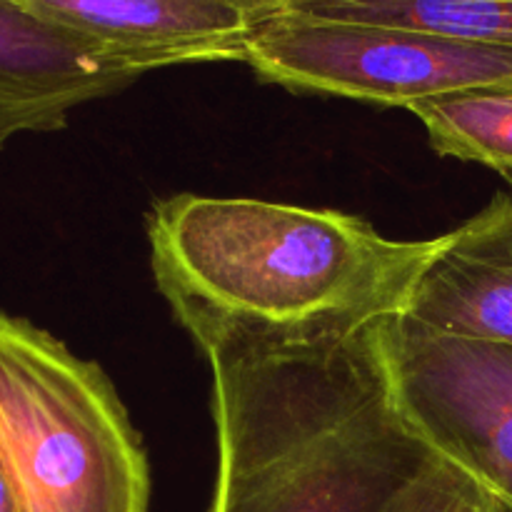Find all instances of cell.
I'll return each mask as SVG.
<instances>
[{"mask_svg":"<svg viewBox=\"0 0 512 512\" xmlns=\"http://www.w3.org/2000/svg\"><path fill=\"white\" fill-rule=\"evenodd\" d=\"M150 265L205 353L350 340L398 318L443 245L385 238L358 215L180 193L148 213Z\"/></svg>","mask_w":512,"mask_h":512,"instance_id":"obj_1","label":"cell"},{"mask_svg":"<svg viewBox=\"0 0 512 512\" xmlns=\"http://www.w3.org/2000/svg\"><path fill=\"white\" fill-rule=\"evenodd\" d=\"M210 512H405L443 465L400 408L378 328L303 348L223 350Z\"/></svg>","mask_w":512,"mask_h":512,"instance_id":"obj_2","label":"cell"},{"mask_svg":"<svg viewBox=\"0 0 512 512\" xmlns=\"http://www.w3.org/2000/svg\"><path fill=\"white\" fill-rule=\"evenodd\" d=\"M0 470L18 512H148V458L103 370L8 313H0Z\"/></svg>","mask_w":512,"mask_h":512,"instance_id":"obj_3","label":"cell"},{"mask_svg":"<svg viewBox=\"0 0 512 512\" xmlns=\"http://www.w3.org/2000/svg\"><path fill=\"white\" fill-rule=\"evenodd\" d=\"M245 63L293 93L385 108L512 78V50L400 25L355 23L278 8L255 28Z\"/></svg>","mask_w":512,"mask_h":512,"instance_id":"obj_4","label":"cell"},{"mask_svg":"<svg viewBox=\"0 0 512 512\" xmlns=\"http://www.w3.org/2000/svg\"><path fill=\"white\" fill-rule=\"evenodd\" d=\"M50 23L98 45L138 73L243 60L275 0H23Z\"/></svg>","mask_w":512,"mask_h":512,"instance_id":"obj_5","label":"cell"},{"mask_svg":"<svg viewBox=\"0 0 512 512\" xmlns=\"http://www.w3.org/2000/svg\"><path fill=\"white\" fill-rule=\"evenodd\" d=\"M140 75L23 0H0V148L18 135L65 128L70 110L120 93Z\"/></svg>","mask_w":512,"mask_h":512,"instance_id":"obj_6","label":"cell"},{"mask_svg":"<svg viewBox=\"0 0 512 512\" xmlns=\"http://www.w3.org/2000/svg\"><path fill=\"white\" fill-rule=\"evenodd\" d=\"M403 315L443 335L512 348V195H495L443 235Z\"/></svg>","mask_w":512,"mask_h":512,"instance_id":"obj_7","label":"cell"},{"mask_svg":"<svg viewBox=\"0 0 512 512\" xmlns=\"http://www.w3.org/2000/svg\"><path fill=\"white\" fill-rule=\"evenodd\" d=\"M290 13L400 25L512 50V0H275Z\"/></svg>","mask_w":512,"mask_h":512,"instance_id":"obj_8","label":"cell"},{"mask_svg":"<svg viewBox=\"0 0 512 512\" xmlns=\"http://www.w3.org/2000/svg\"><path fill=\"white\" fill-rule=\"evenodd\" d=\"M435 153L512 178V78L420 100L410 108Z\"/></svg>","mask_w":512,"mask_h":512,"instance_id":"obj_9","label":"cell"},{"mask_svg":"<svg viewBox=\"0 0 512 512\" xmlns=\"http://www.w3.org/2000/svg\"><path fill=\"white\" fill-rule=\"evenodd\" d=\"M405 512H503L498 495L458 465L443 460Z\"/></svg>","mask_w":512,"mask_h":512,"instance_id":"obj_10","label":"cell"},{"mask_svg":"<svg viewBox=\"0 0 512 512\" xmlns=\"http://www.w3.org/2000/svg\"><path fill=\"white\" fill-rule=\"evenodd\" d=\"M438 335L445 353L465 370L473 380H478L483 388L498 395L505 405L512 408V348L493 343H480V340L453 338V335Z\"/></svg>","mask_w":512,"mask_h":512,"instance_id":"obj_11","label":"cell"},{"mask_svg":"<svg viewBox=\"0 0 512 512\" xmlns=\"http://www.w3.org/2000/svg\"><path fill=\"white\" fill-rule=\"evenodd\" d=\"M0 512H18V505H15V498H13V490H10L3 470H0Z\"/></svg>","mask_w":512,"mask_h":512,"instance_id":"obj_12","label":"cell"},{"mask_svg":"<svg viewBox=\"0 0 512 512\" xmlns=\"http://www.w3.org/2000/svg\"><path fill=\"white\" fill-rule=\"evenodd\" d=\"M498 500H500V498H498ZM500 508H503V512H512V505L503 503V500H500Z\"/></svg>","mask_w":512,"mask_h":512,"instance_id":"obj_13","label":"cell"}]
</instances>
